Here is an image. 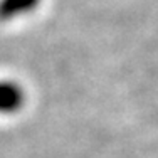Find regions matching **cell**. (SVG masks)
<instances>
[{
	"mask_svg": "<svg viewBox=\"0 0 158 158\" xmlns=\"http://www.w3.org/2000/svg\"><path fill=\"white\" fill-rule=\"evenodd\" d=\"M24 93L12 82H0V113L17 111L22 106Z\"/></svg>",
	"mask_w": 158,
	"mask_h": 158,
	"instance_id": "obj_1",
	"label": "cell"
}]
</instances>
